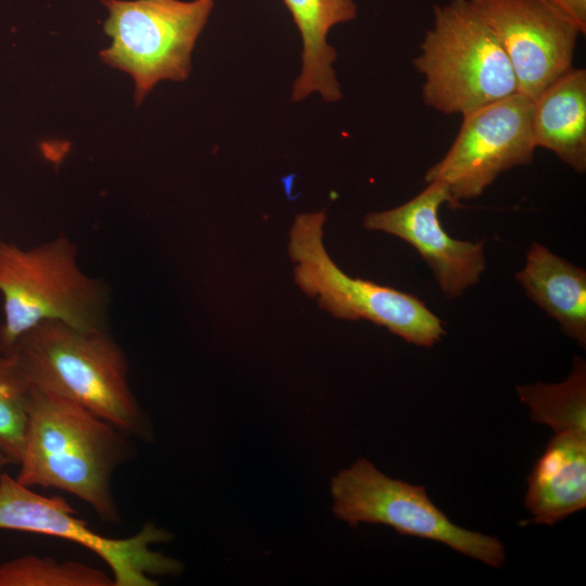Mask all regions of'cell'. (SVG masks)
I'll use <instances>...</instances> for the list:
<instances>
[{
	"label": "cell",
	"instance_id": "cell-1",
	"mask_svg": "<svg viewBox=\"0 0 586 586\" xmlns=\"http://www.w3.org/2000/svg\"><path fill=\"white\" fill-rule=\"evenodd\" d=\"M27 411L16 480L28 487L66 492L103 521L118 523L112 477L133 456L131 437L87 408L33 387Z\"/></svg>",
	"mask_w": 586,
	"mask_h": 586
},
{
	"label": "cell",
	"instance_id": "cell-2",
	"mask_svg": "<svg viewBox=\"0 0 586 586\" xmlns=\"http://www.w3.org/2000/svg\"><path fill=\"white\" fill-rule=\"evenodd\" d=\"M7 354L29 387L74 402L129 437L152 438L150 419L130 386L127 356L109 331L43 321Z\"/></svg>",
	"mask_w": 586,
	"mask_h": 586
},
{
	"label": "cell",
	"instance_id": "cell-3",
	"mask_svg": "<svg viewBox=\"0 0 586 586\" xmlns=\"http://www.w3.org/2000/svg\"><path fill=\"white\" fill-rule=\"evenodd\" d=\"M0 346L4 354L43 321L109 331V285L81 270L78 249L65 235L28 249L0 241Z\"/></svg>",
	"mask_w": 586,
	"mask_h": 586
},
{
	"label": "cell",
	"instance_id": "cell-4",
	"mask_svg": "<svg viewBox=\"0 0 586 586\" xmlns=\"http://www.w3.org/2000/svg\"><path fill=\"white\" fill-rule=\"evenodd\" d=\"M412 63L423 77V102L443 114L462 116L518 92L500 42L469 0L434 7Z\"/></svg>",
	"mask_w": 586,
	"mask_h": 586
},
{
	"label": "cell",
	"instance_id": "cell-5",
	"mask_svg": "<svg viewBox=\"0 0 586 586\" xmlns=\"http://www.w3.org/2000/svg\"><path fill=\"white\" fill-rule=\"evenodd\" d=\"M324 212L298 214L289 255L295 283L333 317L368 320L417 346L432 347L446 334L444 323L417 296L343 272L323 245Z\"/></svg>",
	"mask_w": 586,
	"mask_h": 586
},
{
	"label": "cell",
	"instance_id": "cell-6",
	"mask_svg": "<svg viewBox=\"0 0 586 586\" xmlns=\"http://www.w3.org/2000/svg\"><path fill=\"white\" fill-rule=\"evenodd\" d=\"M109 15L103 29L112 43L102 61L129 74L139 105L161 80L183 81L191 53L215 0H100Z\"/></svg>",
	"mask_w": 586,
	"mask_h": 586
},
{
	"label": "cell",
	"instance_id": "cell-7",
	"mask_svg": "<svg viewBox=\"0 0 586 586\" xmlns=\"http://www.w3.org/2000/svg\"><path fill=\"white\" fill-rule=\"evenodd\" d=\"M330 491L334 514L353 527L387 525L400 535L444 544L495 569L506 561L505 546L497 537L455 524L423 486L392 479L367 459L341 470L331 480Z\"/></svg>",
	"mask_w": 586,
	"mask_h": 586
},
{
	"label": "cell",
	"instance_id": "cell-8",
	"mask_svg": "<svg viewBox=\"0 0 586 586\" xmlns=\"http://www.w3.org/2000/svg\"><path fill=\"white\" fill-rule=\"evenodd\" d=\"M68 502L58 496H42L12 477L0 476V530L29 532L76 543L101 558L111 570L114 586H155L152 576L178 575L182 564L151 545L166 543L171 534L145 523L135 535L111 538L77 518Z\"/></svg>",
	"mask_w": 586,
	"mask_h": 586
},
{
	"label": "cell",
	"instance_id": "cell-9",
	"mask_svg": "<svg viewBox=\"0 0 586 586\" xmlns=\"http://www.w3.org/2000/svg\"><path fill=\"white\" fill-rule=\"evenodd\" d=\"M533 100L517 92L462 115V124L445 156L425 174L441 181L451 206L480 196L496 178L532 162Z\"/></svg>",
	"mask_w": 586,
	"mask_h": 586
},
{
	"label": "cell",
	"instance_id": "cell-10",
	"mask_svg": "<svg viewBox=\"0 0 586 586\" xmlns=\"http://www.w3.org/2000/svg\"><path fill=\"white\" fill-rule=\"evenodd\" d=\"M494 31L518 92L534 100L573 67L577 27L533 0H469Z\"/></svg>",
	"mask_w": 586,
	"mask_h": 586
},
{
	"label": "cell",
	"instance_id": "cell-11",
	"mask_svg": "<svg viewBox=\"0 0 586 586\" xmlns=\"http://www.w3.org/2000/svg\"><path fill=\"white\" fill-rule=\"evenodd\" d=\"M444 203L451 205L447 187L441 181H430L408 202L367 214L364 226L412 245L432 270L444 295L453 298L479 282L486 259L484 242L457 240L445 231L438 217Z\"/></svg>",
	"mask_w": 586,
	"mask_h": 586
},
{
	"label": "cell",
	"instance_id": "cell-12",
	"mask_svg": "<svg viewBox=\"0 0 586 586\" xmlns=\"http://www.w3.org/2000/svg\"><path fill=\"white\" fill-rule=\"evenodd\" d=\"M525 507L553 525L586 507V433H555L527 477Z\"/></svg>",
	"mask_w": 586,
	"mask_h": 586
},
{
	"label": "cell",
	"instance_id": "cell-13",
	"mask_svg": "<svg viewBox=\"0 0 586 586\" xmlns=\"http://www.w3.org/2000/svg\"><path fill=\"white\" fill-rule=\"evenodd\" d=\"M302 38V69L294 82L293 101L317 92L327 102L342 99L340 82L332 67L336 50L327 41L330 29L354 20L353 0H283Z\"/></svg>",
	"mask_w": 586,
	"mask_h": 586
},
{
	"label": "cell",
	"instance_id": "cell-14",
	"mask_svg": "<svg viewBox=\"0 0 586 586\" xmlns=\"http://www.w3.org/2000/svg\"><path fill=\"white\" fill-rule=\"evenodd\" d=\"M536 148L555 153L577 173L586 170V71L570 68L533 100Z\"/></svg>",
	"mask_w": 586,
	"mask_h": 586
},
{
	"label": "cell",
	"instance_id": "cell-15",
	"mask_svg": "<svg viewBox=\"0 0 586 586\" xmlns=\"http://www.w3.org/2000/svg\"><path fill=\"white\" fill-rule=\"evenodd\" d=\"M528 298L557 320L562 332L586 346V271L533 242L517 276Z\"/></svg>",
	"mask_w": 586,
	"mask_h": 586
},
{
	"label": "cell",
	"instance_id": "cell-16",
	"mask_svg": "<svg viewBox=\"0 0 586 586\" xmlns=\"http://www.w3.org/2000/svg\"><path fill=\"white\" fill-rule=\"evenodd\" d=\"M533 421L555 433H586V362L575 356L569 377L559 383L535 382L517 386Z\"/></svg>",
	"mask_w": 586,
	"mask_h": 586
},
{
	"label": "cell",
	"instance_id": "cell-17",
	"mask_svg": "<svg viewBox=\"0 0 586 586\" xmlns=\"http://www.w3.org/2000/svg\"><path fill=\"white\" fill-rule=\"evenodd\" d=\"M0 586H114L105 572L76 561L25 555L0 564Z\"/></svg>",
	"mask_w": 586,
	"mask_h": 586
},
{
	"label": "cell",
	"instance_id": "cell-18",
	"mask_svg": "<svg viewBox=\"0 0 586 586\" xmlns=\"http://www.w3.org/2000/svg\"><path fill=\"white\" fill-rule=\"evenodd\" d=\"M29 386L11 354L0 356V453L18 464L27 430Z\"/></svg>",
	"mask_w": 586,
	"mask_h": 586
},
{
	"label": "cell",
	"instance_id": "cell-19",
	"mask_svg": "<svg viewBox=\"0 0 586 586\" xmlns=\"http://www.w3.org/2000/svg\"><path fill=\"white\" fill-rule=\"evenodd\" d=\"M586 33V0H533Z\"/></svg>",
	"mask_w": 586,
	"mask_h": 586
},
{
	"label": "cell",
	"instance_id": "cell-20",
	"mask_svg": "<svg viewBox=\"0 0 586 586\" xmlns=\"http://www.w3.org/2000/svg\"><path fill=\"white\" fill-rule=\"evenodd\" d=\"M10 460L0 453V476L2 475V473L4 472V469L8 464H10Z\"/></svg>",
	"mask_w": 586,
	"mask_h": 586
},
{
	"label": "cell",
	"instance_id": "cell-21",
	"mask_svg": "<svg viewBox=\"0 0 586 586\" xmlns=\"http://www.w3.org/2000/svg\"><path fill=\"white\" fill-rule=\"evenodd\" d=\"M4 354L3 349L1 348L0 346V356H2Z\"/></svg>",
	"mask_w": 586,
	"mask_h": 586
}]
</instances>
